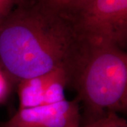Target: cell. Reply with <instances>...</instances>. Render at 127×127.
I'll list each match as a JSON object with an SVG mask.
<instances>
[{"label":"cell","mask_w":127,"mask_h":127,"mask_svg":"<svg viewBox=\"0 0 127 127\" xmlns=\"http://www.w3.org/2000/svg\"><path fill=\"white\" fill-rule=\"evenodd\" d=\"M84 43L66 9L25 0L0 23V71L19 83L60 70L71 83Z\"/></svg>","instance_id":"cell-1"},{"label":"cell","mask_w":127,"mask_h":127,"mask_svg":"<svg viewBox=\"0 0 127 127\" xmlns=\"http://www.w3.org/2000/svg\"><path fill=\"white\" fill-rule=\"evenodd\" d=\"M85 41L70 86L83 106L82 125L127 107V54L104 42Z\"/></svg>","instance_id":"cell-2"},{"label":"cell","mask_w":127,"mask_h":127,"mask_svg":"<svg viewBox=\"0 0 127 127\" xmlns=\"http://www.w3.org/2000/svg\"><path fill=\"white\" fill-rule=\"evenodd\" d=\"M70 14L83 40L127 45V0H92Z\"/></svg>","instance_id":"cell-3"},{"label":"cell","mask_w":127,"mask_h":127,"mask_svg":"<svg viewBox=\"0 0 127 127\" xmlns=\"http://www.w3.org/2000/svg\"><path fill=\"white\" fill-rule=\"evenodd\" d=\"M79 102L66 100L57 103L18 109L0 127H78L81 125Z\"/></svg>","instance_id":"cell-4"},{"label":"cell","mask_w":127,"mask_h":127,"mask_svg":"<svg viewBox=\"0 0 127 127\" xmlns=\"http://www.w3.org/2000/svg\"><path fill=\"white\" fill-rule=\"evenodd\" d=\"M55 71L18 83L19 108H31L44 104V97Z\"/></svg>","instance_id":"cell-5"},{"label":"cell","mask_w":127,"mask_h":127,"mask_svg":"<svg viewBox=\"0 0 127 127\" xmlns=\"http://www.w3.org/2000/svg\"><path fill=\"white\" fill-rule=\"evenodd\" d=\"M78 127H127V122L117 113H110L95 122Z\"/></svg>","instance_id":"cell-6"},{"label":"cell","mask_w":127,"mask_h":127,"mask_svg":"<svg viewBox=\"0 0 127 127\" xmlns=\"http://www.w3.org/2000/svg\"><path fill=\"white\" fill-rule=\"evenodd\" d=\"M25 0H0V23Z\"/></svg>","instance_id":"cell-7"},{"label":"cell","mask_w":127,"mask_h":127,"mask_svg":"<svg viewBox=\"0 0 127 127\" xmlns=\"http://www.w3.org/2000/svg\"><path fill=\"white\" fill-rule=\"evenodd\" d=\"M92 0H71V2L68 6L66 11L69 13H73L84 7Z\"/></svg>","instance_id":"cell-8"},{"label":"cell","mask_w":127,"mask_h":127,"mask_svg":"<svg viewBox=\"0 0 127 127\" xmlns=\"http://www.w3.org/2000/svg\"><path fill=\"white\" fill-rule=\"evenodd\" d=\"M49 1L56 6L66 10L71 2V0H49Z\"/></svg>","instance_id":"cell-9"},{"label":"cell","mask_w":127,"mask_h":127,"mask_svg":"<svg viewBox=\"0 0 127 127\" xmlns=\"http://www.w3.org/2000/svg\"><path fill=\"white\" fill-rule=\"evenodd\" d=\"M5 91H6V87H5L4 76L0 71V100L4 95Z\"/></svg>","instance_id":"cell-10"}]
</instances>
